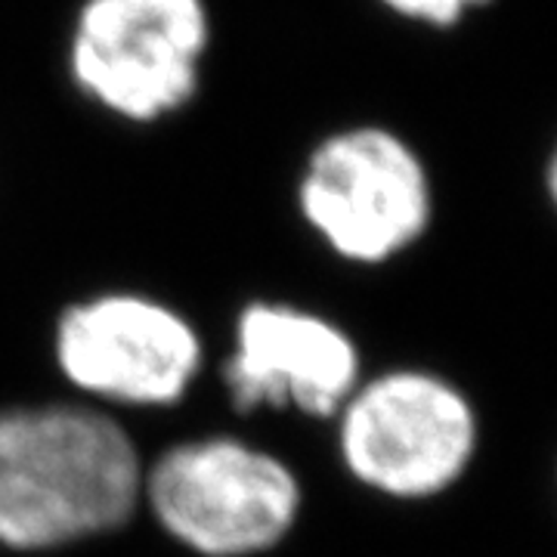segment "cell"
<instances>
[{"label": "cell", "instance_id": "6da1fadb", "mask_svg": "<svg viewBox=\"0 0 557 557\" xmlns=\"http://www.w3.org/2000/svg\"><path fill=\"white\" fill-rule=\"evenodd\" d=\"M146 458L109 409H0V548L60 552L112 536L139 515Z\"/></svg>", "mask_w": 557, "mask_h": 557}, {"label": "cell", "instance_id": "7a4b0ae2", "mask_svg": "<svg viewBox=\"0 0 557 557\" xmlns=\"http://www.w3.org/2000/svg\"><path fill=\"white\" fill-rule=\"evenodd\" d=\"M139 511L189 555L263 557L298 530L304 483L255 440L205 434L146 461Z\"/></svg>", "mask_w": 557, "mask_h": 557}, {"label": "cell", "instance_id": "3957f363", "mask_svg": "<svg viewBox=\"0 0 557 557\" xmlns=\"http://www.w3.org/2000/svg\"><path fill=\"white\" fill-rule=\"evenodd\" d=\"M332 421L347 478L391 502L446 496L480 453L474 399L421 366L362 375Z\"/></svg>", "mask_w": 557, "mask_h": 557}, {"label": "cell", "instance_id": "277c9868", "mask_svg": "<svg viewBox=\"0 0 557 557\" xmlns=\"http://www.w3.org/2000/svg\"><path fill=\"white\" fill-rule=\"evenodd\" d=\"M298 211L335 258L381 267L431 230L434 183L399 134L357 124L310 152L298 180Z\"/></svg>", "mask_w": 557, "mask_h": 557}, {"label": "cell", "instance_id": "5b68a950", "mask_svg": "<svg viewBox=\"0 0 557 557\" xmlns=\"http://www.w3.org/2000/svg\"><path fill=\"white\" fill-rule=\"evenodd\" d=\"M60 379L100 409H171L205 372V338L168 300L100 292L69 304L53 322Z\"/></svg>", "mask_w": 557, "mask_h": 557}, {"label": "cell", "instance_id": "8992f818", "mask_svg": "<svg viewBox=\"0 0 557 557\" xmlns=\"http://www.w3.org/2000/svg\"><path fill=\"white\" fill-rule=\"evenodd\" d=\"M208 44L205 0H84L69 69L106 112L149 124L196 97Z\"/></svg>", "mask_w": 557, "mask_h": 557}, {"label": "cell", "instance_id": "52a82bcc", "mask_svg": "<svg viewBox=\"0 0 557 557\" xmlns=\"http://www.w3.org/2000/svg\"><path fill=\"white\" fill-rule=\"evenodd\" d=\"M362 375L357 338L335 319L288 300L245 304L220 366L233 409H276L325 421L338 416Z\"/></svg>", "mask_w": 557, "mask_h": 557}, {"label": "cell", "instance_id": "ba28073f", "mask_svg": "<svg viewBox=\"0 0 557 557\" xmlns=\"http://www.w3.org/2000/svg\"><path fill=\"white\" fill-rule=\"evenodd\" d=\"M381 7H387L391 13H397L403 20L424 22V25H456L461 22L471 10H478L490 0H379Z\"/></svg>", "mask_w": 557, "mask_h": 557}]
</instances>
